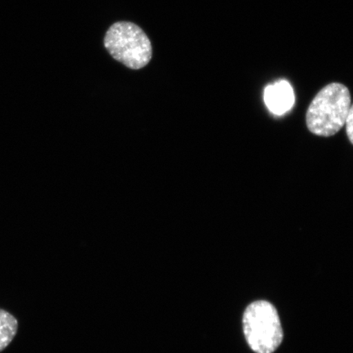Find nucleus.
Here are the masks:
<instances>
[{
	"label": "nucleus",
	"instance_id": "nucleus-1",
	"mask_svg": "<svg viewBox=\"0 0 353 353\" xmlns=\"http://www.w3.org/2000/svg\"><path fill=\"white\" fill-rule=\"evenodd\" d=\"M352 107L350 90L342 83L326 85L313 99L307 110V129L313 134L330 137L345 125Z\"/></svg>",
	"mask_w": 353,
	"mask_h": 353
},
{
	"label": "nucleus",
	"instance_id": "nucleus-2",
	"mask_svg": "<svg viewBox=\"0 0 353 353\" xmlns=\"http://www.w3.org/2000/svg\"><path fill=\"white\" fill-rule=\"evenodd\" d=\"M243 330L250 347L256 353H272L283 341V330L277 310L271 303H250L243 316Z\"/></svg>",
	"mask_w": 353,
	"mask_h": 353
},
{
	"label": "nucleus",
	"instance_id": "nucleus-4",
	"mask_svg": "<svg viewBox=\"0 0 353 353\" xmlns=\"http://www.w3.org/2000/svg\"><path fill=\"white\" fill-rule=\"evenodd\" d=\"M294 101L293 88L286 81H277L265 88V103L277 116H281L292 108Z\"/></svg>",
	"mask_w": 353,
	"mask_h": 353
},
{
	"label": "nucleus",
	"instance_id": "nucleus-5",
	"mask_svg": "<svg viewBox=\"0 0 353 353\" xmlns=\"http://www.w3.org/2000/svg\"><path fill=\"white\" fill-rule=\"evenodd\" d=\"M19 330V321L11 313L0 309V352L10 345Z\"/></svg>",
	"mask_w": 353,
	"mask_h": 353
},
{
	"label": "nucleus",
	"instance_id": "nucleus-3",
	"mask_svg": "<svg viewBox=\"0 0 353 353\" xmlns=\"http://www.w3.org/2000/svg\"><path fill=\"white\" fill-rule=\"evenodd\" d=\"M104 44L114 59L132 70L143 68L152 59V44L148 35L132 22L120 21L110 26Z\"/></svg>",
	"mask_w": 353,
	"mask_h": 353
},
{
	"label": "nucleus",
	"instance_id": "nucleus-6",
	"mask_svg": "<svg viewBox=\"0 0 353 353\" xmlns=\"http://www.w3.org/2000/svg\"><path fill=\"white\" fill-rule=\"evenodd\" d=\"M347 135L350 143L353 144V108L352 105L348 112L345 121Z\"/></svg>",
	"mask_w": 353,
	"mask_h": 353
}]
</instances>
